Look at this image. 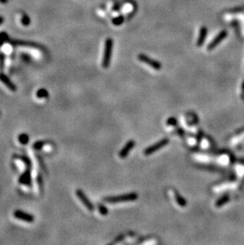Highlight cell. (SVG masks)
<instances>
[{
  "label": "cell",
  "mask_w": 244,
  "mask_h": 245,
  "mask_svg": "<svg viewBox=\"0 0 244 245\" xmlns=\"http://www.w3.org/2000/svg\"><path fill=\"white\" fill-rule=\"evenodd\" d=\"M14 217L17 218L18 220H22V221L27 222V223H33L35 220L34 215L26 213V212L23 211L21 210H17L14 212Z\"/></svg>",
  "instance_id": "obj_6"
},
{
  "label": "cell",
  "mask_w": 244,
  "mask_h": 245,
  "mask_svg": "<svg viewBox=\"0 0 244 245\" xmlns=\"http://www.w3.org/2000/svg\"><path fill=\"white\" fill-rule=\"evenodd\" d=\"M75 194H76V196H77L80 200L81 201V202L85 205V207L89 211H94V205L91 203V201L89 200V198H87V196L85 194V193L83 191L80 190V189H78L75 191Z\"/></svg>",
  "instance_id": "obj_5"
},
{
  "label": "cell",
  "mask_w": 244,
  "mask_h": 245,
  "mask_svg": "<svg viewBox=\"0 0 244 245\" xmlns=\"http://www.w3.org/2000/svg\"><path fill=\"white\" fill-rule=\"evenodd\" d=\"M174 199H175L177 205L182 206V207H185L186 205H187V201H186V199L184 198L182 196H181L177 191H174Z\"/></svg>",
  "instance_id": "obj_12"
},
{
  "label": "cell",
  "mask_w": 244,
  "mask_h": 245,
  "mask_svg": "<svg viewBox=\"0 0 244 245\" xmlns=\"http://www.w3.org/2000/svg\"><path fill=\"white\" fill-rule=\"evenodd\" d=\"M169 141H170L169 139L167 138H164L163 139V140H159V141H158L157 143H155V144H154L153 145H151V146L147 148V149L144 151V154L145 155H151L153 153L156 152L157 151H159L160 149H162V148H163V147H165L166 145H168Z\"/></svg>",
  "instance_id": "obj_4"
},
{
  "label": "cell",
  "mask_w": 244,
  "mask_h": 245,
  "mask_svg": "<svg viewBox=\"0 0 244 245\" xmlns=\"http://www.w3.org/2000/svg\"><path fill=\"white\" fill-rule=\"evenodd\" d=\"M207 34H208V29H207V28L205 27V26H203V27L200 28L198 39H197V47L202 46L204 41L206 39Z\"/></svg>",
  "instance_id": "obj_11"
},
{
  "label": "cell",
  "mask_w": 244,
  "mask_h": 245,
  "mask_svg": "<svg viewBox=\"0 0 244 245\" xmlns=\"http://www.w3.org/2000/svg\"><path fill=\"white\" fill-rule=\"evenodd\" d=\"M37 97L38 99H44V98H48V90L44 89V88H41L39 89L37 92Z\"/></svg>",
  "instance_id": "obj_15"
},
{
  "label": "cell",
  "mask_w": 244,
  "mask_h": 245,
  "mask_svg": "<svg viewBox=\"0 0 244 245\" xmlns=\"http://www.w3.org/2000/svg\"><path fill=\"white\" fill-rule=\"evenodd\" d=\"M123 236H120V237H118L117 238V239L115 240L114 242H113V243H119V242H121L122 240H123Z\"/></svg>",
  "instance_id": "obj_20"
},
{
  "label": "cell",
  "mask_w": 244,
  "mask_h": 245,
  "mask_svg": "<svg viewBox=\"0 0 244 245\" xmlns=\"http://www.w3.org/2000/svg\"><path fill=\"white\" fill-rule=\"evenodd\" d=\"M113 41L111 38H108L105 43V50L103 59H102V67L104 68L109 67L110 64L111 58H112V53H113Z\"/></svg>",
  "instance_id": "obj_2"
},
{
  "label": "cell",
  "mask_w": 244,
  "mask_h": 245,
  "mask_svg": "<svg viewBox=\"0 0 244 245\" xmlns=\"http://www.w3.org/2000/svg\"><path fill=\"white\" fill-rule=\"evenodd\" d=\"M135 145H136V142H135L133 140H129V141L126 143V145H125V146L122 148V149H121V151H120L119 157L121 158V159H125V158L128 156V155H129V153L131 152L132 149H133Z\"/></svg>",
  "instance_id": "obj_8"
},
{
  "label": "cell",
  "mask_w": 244,
  "mask_h": 245,
  "mask_svg": "<svg viewBox=\"0 0 244 245\" xmlns=\"http://www.w3.org/2000/svg\"><path fill=\"white\" fill-rule=\"evenodd\" d=\"M228 201H229V196H227V195H223V196H222L220 198L217 200L216 202V206L217 208L221 207L222 205H225Z\"/></svg>",
  "instance_id": "obj_13"
},
{
  "label": "cell",
  "mask_w": 244,
  "mask_h": 245,
  "mask_svg": "<svg viewBox=\"0 0 244 245\" xmlns=\"http://www.w3.org/2000/svg\"><path fill=\"white\" fill-rule=\"evenodd\" d=\"M45 145V141H43V140H39V141H37V142L33 145V148L36 150H40L41 149L44 145Z\"/></svg>",
  "instance_id": "obj_19"
},
{
  "label": "cell",
  "mask_w": 244,
  "mask_h": 245,
  "mask_svg": "<svg viewBox=\"0 0 244 245\" xmlns=\"http://www.w3.org/2000/svg\"><path fill=\"white\" fill-rule=\"evenodd\" d=\"M227 30H222L221 32H220L219 34H217V35L216 36V38L209 43V44L208 45V47H207V49L209 51L214 49L218 44H220V42H221L223 39H225V38H227Z\"/></svg>",
  "instance_id": "obj_7"
},
{
  "label": "cell",
  "mask_w": 244,
  "mask_h": 245,
  "mask_svg": "<svg viewBox=\"0 0 244 245\" xmlns=\"http://www.w3.org/2000/svg\"><path fill=\"white\" fill-rule=\"evenodd\" d=\"M0 80L3 83L5 84L6 86V87L9 88L10 90H12V91H15V90H17V87H16V86H15V84L13 83L12 82H11V80L9 79L7 76L5 75V74L3 73H1L0 74Z\"/></svg>",
  "instance_id": "obj_10"
},
{
  "label": "cell",
  "mask_w": 244,
  "mask_h": 245,
  "mask_svg": "<svg viewBox=\"0 0 244 245\" xmlns=\"http://www.w3.org/2000/svg\"><path fill=\"white\" fill-rule=\"evenodd\" d=\"M138 198L137 193L132 192L126 194L120 195V196H115V197H107L104 198L105 202L111 204L115 203H122V202H129V201H136Z\"/></svg>",
  "instance_id": "obj_1"
},
{
  "label": "cell",
  "mask_w": 244,
  "mask_h": 245,
  "mask_svg": "<svg viewBox=\"0 0 244 245\" xmlns=\"http://www.w3.org/2000/svg\"><path fill=\"white\" fill-rule=\"evenodd\" d=\"M18 141L23 145H27L29 141V136L26 133H21L18 136Z\"/></svg>",
  "instance_id": "obj_14"
},
{
  "label": "cell",
  "mask_w": 244,
  "mask_h": 245,
  "mask_svg": "<svg viewBox=\"0 0 244 245\" xmlns=\"http://www.w3.org/2000/svg\"><path fill=\"white\" fill-rule=\"evenodd\" d=\"M166 124L168 126H175L176 125H177V120L176 119V117H171L167 120Z\"/></svg>",
  "instance_id": "obj_18"
},
{
  "label": "cell",
  "mask_w": 244,
  "mask_h": 245,
  "mask_svg": "<svg viewBox=\"0 0 244 245\" xmlns=\"http://www.w3.org/2000/svg\"><path fill=\"white\" fill-rule=\"evenodd\" d=\"M124 20H125V18L122 15H120L118 17L115 18L113 19V24L114 25H120L121 24L123 23Z\"/></svg>",
  "instance_id": "obj_17"
},
{
  "label": "cell",
  "mask_w": 244,
  "mask_h": 245,
  "mask_svg": "<svg viewBox=\"0 0 244 245\" xmlns=\"http://www.w3.org/2000/svg\"><path fill=\"white\" fill-rule=\"evenodd\" d=\"M177 133H178V134H179V135H181V136H182V135L184 134V130L182 129H181V128L177 129Z\"/></svg>",
  "instance_id": "obj_21"
},
{
  "label": "cell",
  "mask_w": 244,
  "mask_h": 245,
  "mask_svg": "<svg viewBox=\"0 0 244 245\" xmlns=\"http://www.w3.org/2000/svg\"><path fill=\"white\" fill-rule=\"evenodd\" d=\"M137 57L139 59V60L149 65L151 67H152L153 69L156 70V71H159V70L162 69V64H160L159 61L155 60L154 59H151V57H148L145 54L140 53L138 55Z\"/></svg>",
  "instance_id": "obj_3"
},
{
  "label": "cell",
  "mask_w": 244,
  "mask_h": 245,
  "mask_svg": "<svg viewBox=\"0 0 244 245\" xmlns=\"http://www.w3.org/2000/svg\"><path fill=\"white\" fill-rule=\"evenodd\" d=\"M30 168L31 167H28L26 171L23 172L19 178V183L20 184L26 185V186H31V172H30Z\"/></svg>",
  "instance_id": "obj_9"
},
{
  "label": "cell",
  "mask_w": 244,
  "mask_h": 245,
  "mask_svg": "<svg viewBox=\"0 0 244 245\" xmlns=\"http://www.w3.org/2000/svg\"><path fill=\"white\" fill-rule=\"evenodd\" d=\"M98 211H99V213L101 214V215H102V216H106L107 214H108V210H107V208L104 205H102V204H98Z\"/></svg>",
  "instance_id": "obj_16"
}]
</instances>
